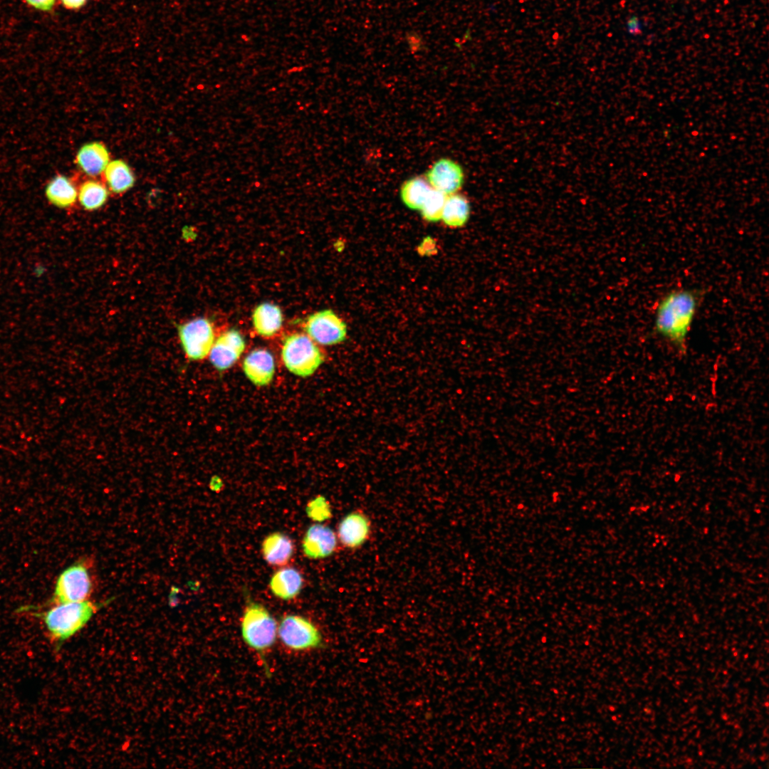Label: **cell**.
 Returning a JSON list of instances; mask_svg holds the SVG:
<instances>
[{"instance_id": "8992f818", "label": "cell", "mask_w": 769, "mask_h": 769, "mask_svg": "<svg viewBox=\"0 0 769 769\" xmlns=\"http://www.w3.org/2000/svg\"><path fill=\"white\" fill-rule=\"evenodd\" d=\"M87 561H80L63 570L58 577L53 599L56 604L89 600L94 582Z\"/></svg>"}, {"instance_id": "ba28073f", "label": "cell", "mask_w": 769, "mask_h": 769, "mask_svg": "<svg viewBox=\"0 0 769 769\" xmlns=\"http://www.w3.org/2000/svg\"><path fill=\"white\" fill-rule=\"evenodd\" d=\"M304 328L313 341L323 345L340 343L347 336L346 324L330 309L320 310L309 315Z\"/></svg>"}, {"instance_id": "5bb4252c", "label": "cell", "mask_w": 769, "mask_h": 769, "mask_svg": "<svg viewBox=\"0 0 769 769\" xmlns=\"http://www.w3.org/2000/svg\"><path fill=\"white\" fill-rule=\"evenodd\" d=\"M75 162L83 172L89 176H96L104 172L110 162V154L103 143L88 142L77 152Z\"/></svg>"}, {"instance_id": "ffe728a7", "label": "cell", "mask_w": 769, "mask_h": 769, "mask_svg": "<svg viewBox=\"0 0 769 769\" xmlns=\"http://www.w3.org/2000/svg\"><path fill=\"white\" fill-rule=\"evenodd\" d=\"M470 205L466 197L460 194H451L446 197L441 219L450 227H461L469 219Z\"/></svg>"}, {"instance_id": "ac0fdd59", "label": "cell", "mask_w": 769, "mask_h": 769, "mask_svg": "<svg viewBox=\"0 0 769 769\" xmlns=\"http://www.w3.org/2000/svg\"><path fill=\"white\" fill-rule=\"evenodd\" d=\"M252 320L258 334L264 337H271L281 329L283 315L278 305L271 303H263L254 309Z\"/></svg>"}, {"instance_id": "2e32d148", "label": "cell", "mask_w": 769, "mask_h": 769, "mask_svg": "<svg viewBox=\"0 0 769 769\" xmlns=\"http://www.w3.org/2000/svg\"><path fill=\"white\" fill-rule=\"evenodd\" d=\"M303 585L301 573L293 567H284L271 576L269 587L272 593L283 600H291L300 592Z\"/></svg>"}, {"instance_id": "52a82bcc", "label": "cell", "mask_w": 769, "mask_h": 769, "mask_svg": "<svg viewBox=\"0 0 769 769\" xmlns=\"http://www.w3.org/2000/svg\"><path fill=\"white\" fill-rule=\"evenodd\" d=\"M177 331L183 352L189 361L201 360L209 355L214 342V329L209 319L189 320L178 325Z\"/></svg>"}, {"instance_id": "d4e9b609", "label": "cell", "mask_w": 769, "mask_h": 769, "mask_svg": "<svg viewBox=\"0 0 769 769\" xmlns=\"http://www.w3.org/2000/svg\"><path fill=\"white\" fill-rule=\"evenodd\" d=\"M31 6L43 11L52 10L56 0H24Z\"/></svg>"}, {"instance_id": "9a60e30c", "label": "cell", "mask_w": 769, "mask_h": 769, "mask_svg": "<svg viewBox=\"0 0 769 769\" xmlns=\"http://www.w3.org/2000/svg\"><path fill=\"white\" fill-rule=\"evenodd\" d=\"M261 552L263 559L268 564L273 566H283L293 557L294 545L288 535L281 532H274L263 539Z\"/></svg>"}, {"instance_id": "7402d4cb", "label": "cell", "mask_w": 769, "mask_h": 769, "mask_svg": "<svg viewBox=\"0 0 769 769\" xmlns=\"http://www.w3.org/2000/svg\"><path fill=\"white\" fill-rule=\"evenodd\" d=\"M108 190L105 184L96 180L84 182L78 191V199L87 211H93L101 207L107 201Z\"/></svg>"}, {"instance_id": "4316f807", "label": "cell", "mask_w": 769, "mask_h": 769, "mask_svg": "<svg viewBox=\"0 0 769 769\" xmlns=\"http://www.w3.org/2000/svg\"><path fill=\"white\" fill-rule=\"evenodd\" d=\"M88 0H61L63 5L72 10H77L83 6Z\"/></svg>"}, {"instance_id": "603a6c76", "label": "cell", "mask_w": 769, "mask_h": 769, "mask_svg": "<svg viewBox=\"0 0 769 769\" xmlns=\"http://www.w3.org/2000/svg\"><path fill=\"white\" fill-rule=\"evenodd\" d=\"M446 197V194L432 188L420 209L422 217L429 222L440 220Z\"/></svg>"}, {"instance_id": "e0dca14e", "label": "cell", "mask_w": 769, "mask_h": 769, "mask_svg": "<svg viewBox=\"0 0 769 769\" xmlns=\"http://www.w3.org/2000/svg\"><path fill=\"white\" fill-rule=\"evenodd\" d=\"M45 196L52 205L68 209L73 206L78 199V190L74 183L63 174H57L46 184Z\"/></svg>"}, {"instance_id": "5b68a950", "label": "cell", "mask_w": 769, "mask_h": 769, "mask_svg": "<svg viewBox=\"0 0 769 769\" xmlns=\"http://www.w3.org/2000/svg\"><path fill=\"white\" fill-rule=\"evenodd\" d=\"M282 360L286 367L300 377L313 375L323 362L320 350L308 336L303 333L287 335L281 350Z\"/></svg>"}, {"instance_id": "3957f363", "label": "cell", "mask_w": 769, "mask_h": 769, "mask_svg": "<svg viewBox=\"0 0 769 769\" xmlns=\"http://www.w3.org/2000/svg\"><path fill=\"white\" fill-rule=\"evenodd\" d=\"M100 609L89 600L56 604L41 614L48 634L59 649L62 644L81 630Z\"/></svg>"}, {"instance_id": "cb8c5ba5", "label": "cell", "mask_w": 769, "mask_h": 769, "mask_svg": "<svg viewBox=\"0 0 769 769\" xmlns=\"http://www.w3.org/2000/svg\"><path fill=\"white\" fill-rule=\"evenodd\" d=\"M306 512L308 517L318 521L328 519L331 516L329 503L321 496L316 497L308 504Z\"/></svg>"}, {"instance_id": "8fae6325", "label": "cell", "mask_w": 769, "mask_h": 769, "mask_svg": "<svg viewBox=\"0 0 769 769\" xmlns=\"http://www.w3.org/2000/svg\"><path fill=\"white\" fill-rule=\"evenodd\" d=\"M337 537L328 526L313 524L308 527L302 541V549L306 557L321 559L330 556L336 550Z\"/></svg>"}, {"instance_id": "30bf717a", "label": "cell", "mask_w": 769, "mask_h": 769, "mask_svg": "<svg viewBox=\"0 0 769 769\" xmlns=\"http://www.w3.org/2000/svg\"><path fill=\"white\" fill-rule=\"evenodd\" d=\"M426 179L430 186L445 194L457 192L464 182V172L456 162L442 158L428 170Z\"/></svg>"}, {"instance_id": "484cf974", "label": "cell", "mask_w": 769, "mask_h": 769, "mask_svg": "<svg viewBox=\"0 0 769 769\" xmlns=\"http://www.w3.org/2000/svg\"><path fill=\"white\" fill-rule=\"evenodd\" d=\"M407 41L411 49H419L424 46L423 41L417 33H409L407 36Z\"/></svg>"}, {"instance_id": "7a4b0ae2", "label": "cell", "mask_w": 769, "mask_h": 769, "mask_svg": "<svg viewBox=\"0 0 769 769\" xmlns=\"http://www.w3.org/2000/svg\"><path fill=\"white\" fill-rule=\"evenodd\" d=\"M277 629L276 619L264 605L248 601L241 618V639L256 654L268 678L271 672L266 656L276 642Z\"/></svg>"}, {"instance_id": "d6986e66", "label": "cell", "mask_w": 769, "mask_h": 769, "mask_svg": "<svg viewBox=\"0 0 769 769\" xmlns=\"http://www.w3.org/2000/svg\"><path fill=\"white\" fill-rule=\"evenodd\" d=\"M103 172L109 189L115 194L127 192L133 187L135 182L133 172L122 159L109 162Z\"/></svg>"}, {"instance_id": "9c48e42d", "label": "cell", "mask_w": 769, "mask_h": 769, "mask_svg": "<svg viewBox=\"0 0 769 769\" xmlns=\"http://www.w3.org/2000/svg\"><path fill=\"white\" fill-rule=\"evenodd\" d=\"M245 340L241 333L231 329L222 333L214 342L209 352V360L219 371L231 367L245 350Z\"/></svg>"}, {"instance_id": "44dd1931", "label": "cell", "mask_w": 769, "mask_h": 769, "mask_svg": "<svg viewBox=\"0 0 769 769\" xmlns=\"http://www.w3.org/2000/svg\"><path fill=\"white\" fill-rule=\"evenodd\" d=\"M431 189L427 179L414 177L405 181L401 187V199L408 208L420 210Z\"/></svg>"}, {"instance_id": "7c38bea8", "label": "cell", "mask_w": 769, "mask_h": 769, "mask_svg": "<svg viewBox=\"0 0 769 769\" xmlns=\"http://www.w3.org/2000/svg\"><path fill=\"white\" fill-rule=\"evenodd\" d=\"M370 526V520L364 513L359 511L351 512L338 525V539L344 547L357 548L369 538Z\"/></svg>"}, {"instance_id": "277c9868", "label": "cell", "mask_w": 769, "mask_h": 769, "mask_svg": "<svg viewBox=\"0 0 769 769\" xmlns=\"http://www.w3.org/2000/svg\"><path fill=\"white\" fill-rule=\"evenodd\" d=\"M277 639L286 649L294 652L322 649L325 644L318 627L308 618L296 614H287L281 618Z\"/></svg>"}, {"instance_id": "4fadbf2b", "label": "cell", "mask_w": 769, "mask_h": 769, "mask_svg": "<svg viewBox=\"0 0 769 769\" xmlns=\"http://www.w3.org/2000/svg\"><path fill=\"white\" fill-rule=\"evenodd\" d=\"M243 370L255 385L266 386L271 382L274 376V358L266 349H255L245 357Z\"/></svg>"}, {"instance_id": "6da1fadb", "label": "cell", "mask_w": 769, "mask_h": 769, "mask_svg": "<svg viewBox=\"0 0 769 769\" xmlns=\"http://www.w3.org/2000/svg\"><path fill=\"white\" fill-rule=\"evenodd\" d=\"M699 295L689 288L674 289L661 297L655 310L654 330L685 352L686 340L699 306Z\"/></svg>"}]
</instances>
